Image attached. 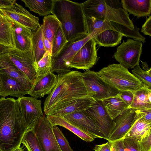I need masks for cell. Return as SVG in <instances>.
<instances>
[{
    "instance_id": "6da1fadb",
    "label": "cell",
    "mask_w": 151,
    "mask_h": 151,
    "mask_svg": "<svg viewBox=\"0 0 151 151\" xmlns=\"http://www.w3.org/2000/svg\"><path fill=\"white\" fill-rule=\"evenodd\" d=\"M27 130L17 99L1 97L0 147L4 151H12L20 147Z\"/></svg>"
},
{
    "instance_id": "7a4b0ae2",
    "label": "cell",
    "mask_w": 151,
    "mask_h": 151,
    "mask_svg": "<svg viewBox=\"0 0 151 151\" xmlns=\"http://www.w3.org/2000/svg\"><path fill=\"white\" fill-rule=\"evenodd\" d=\"M91 96L88 93L82 78V73L71 71L57 75L54 88L46 98L43 111L47 115L51 114L78 99Z\"/></svg>"
},
{
    "instance_id": "3957f363",
    "label": "cell",
    "mask_w": 151,
    "mask_h": 151,
    "mask_svg": "<svg viewBox=\"0 0 151 151\" xmlns=\"http://www.w3.org/2000/svg\"><path fill=\"white\" fill-rule=\"evenodd\" d=\"M52 14L60 22L68 42L77 41L88 35L82 3L68 0H54Z\"/></svg>"
},
{
    "instance_id": "277c9868",
    "label": "cell",
    "mask_w": 151,
    "mask_h": 151,
    "mask_svg": "<svg viewBox=\"0 0 151 151\" xmlns=\"http://www.w3.org/2000/svg\"><path fill=\"white\" fill-rule=\"evenodd\" d=\"M85 17H92L104 21L115 22L133 30L134 25L127 12L121 8L115 9L104 0H88L82 3Z\"/></svg>"
},
{
    "instance_id": "5b68a950",
    "label": "cell",
    "mask_w": 151,
    "mask_h": 151,
    "mask_svg": "<svg viewBox=\"0 0 151 151\" xmlns=\"http://www.w3.org/2000/svg\"><path fill=\"white\" fill-rule=\"evenodd\" d=\"M97 73L105 83L119 91L134 92L141 88L147 87L127 68L119 64L109 65Z\"/></svg>"
},
{
    "instance_id": "8992f818",
    "label": "cell",
    "mask_w": 151,
    "mask_h": 151,
    "mask_svg": "<svg viewBox=\"0 0 151 151\" xmlns=\"http://www.w3.org/2000/svg\"><path fill=\"white\" fill-rule=\"evenodd\" d=\"M92 38L91 35H88L80 40L68 42L59 53L51 57L50 71L58 75H63L71 71L69 65L73 57L84 44Z\"/></svg>"
},
{
    "instance_id": "52a82bcc",
    "label": "cell",
    "mask_w": 151,
    "mask_h": 151,
    "mask_svg": "<svg viewBox=\"0 0 151 151\" xmlns=\"http://www.w3.org/2000/svg\"><path fill=\"white\" fill-rule=\"evenodd\" d=\"M83 81L89 95L95 100L118 94L119 91L105 83L96 72L89 70L82 73Z\"/></svg>"
},
{
    "instance_id": "ba28073f",
    "label": "cell",
    "mask_w": 151,
    "mask_h": 151,
    "mask_svg": "<svg viewBox=\"0 0 151 151\" xmlns=\"http://www.w3.org/2000/svg\"><path fill=\"white\" fill-rule=\"evenodd\" d=\"M142 52V42L129 38L117 47L112 58L123 67L132 69L139 64Z\"/></svg>"
},
{
    "instance_id": "9c48e42d",
    "label": "cell",
    "mask_w": 151,
    "mask_h": 151,
    "mask_svg": "<svg viewBox=\"0 0 151 151\" xmlns=\"http://www.w3.org/2000/svg\"><path fill=\"white\" fill-rule=\"evenodd\" d=\"M0 13L11 21L14 22L32 32L40 26L39 19L16 2L13 5L0 8Z\"/></svg>"
},
{
    "instance_id": "30bf717a",
    "label": "cell",
    "mask_w": 151,
    "mask_h": 151,
    "mask_svg": "<svg viewBox=\"0 0 151 151\" xmlns=\"http://www.w3.org/2000/svg\"><path fill=\"white\" fill-rule=\"evenodd\" d=\"M9 56L17 68L32 83L37 76L36 62L32 46L29 50L21 51L12 48L8 53Z\"/></svg>"
},
{
    "instance_id": "8fae6325",
    "label": "cell",
    "mask_w": 151,
    "mask_h": 151,
    "mask_svg": "<svg viewBox=\"0 0 151 151\" xmlns=\"http://www.w3.org/2000/svg\"><path fill=\"white\" fill-rule=\"evenodd\" d=\"M53 126L44 115L40 118L32 128L43 151H61L53 131Z\"/></svg>"
},
{
    "instance_id": "7c38bea8",
    "label": "cell",
    "mask_w": 151,
    "mask_h": 151,
    "mask_svg": "<svg viewBox=\"0 0 151 151\" xmlns=\"http://www.w3.org/2000/svg\"><path fill=\"white\" fill-rule=\"evenodd\" d=\"M17 99L20 111L27 130L30 129L37 120L43 115L41 106L42 102L32 97L24 96Z\"/></svg>"
},
{
    "instance_id": "4fadbf2b",
    "label": "cell",
    "mask_w": 151,
    "mask_h": 151,
    "mask_svg": "<svg viewBox=\"0 0 151 151\" xmlns=\"http://www.w3.org/2000/svg\"><path fill=\"white\" fill-rule=\"evenodd\" d=\"M96 44L93 38L88 41L75 55L70 64V67L87 70L95 65L99 58L97 56Z\"/></svg>"
},
{
    "instance_id": "5bb4252c",
    "label": "cell",
    "mask_w": 151,
    "mask_h": 151,
    "mask_svg": "<svg viewBox=\"0 0 151 151\" xmlns=\"http://www.w3.org/2000/svg\"><path fill=\"white\" fill-rule=\"evenodd\" d=\"M63 117L91 134L95 138H98L106 139L93 118L86 110L76 111Z\"/></svg>"
},
{
    "instance_id": "9a60e30c",
    "label": "cell",
    "mask_w": 151,
    "mask_h": 151,
    "mask_svg": "<svg viewBox=\"0 0 151 151\" xmlns=\"http://www.w3.org/2000/svg\"><path fill=\"white\" fill-rule=\"evenodd\" d=\"M137 110L128 108L113 120L114 127L107 140L113 141L123 139L137 119Z\"/></svg>"
},
{
    "instance_id": "2e32d148",
    "label": "cell",
    "mask_w": 151,
    "mask_h": 151,
    "mask_svg": "<svg viewBox=\"0 0 151 151\" xmlns=\"http://www.w3.org/2000/svg\"><path fill=\"white\" fill-rule=\"evenodd\" d=\"M86 110L93 118L107 140L114 124L113 120L106 111L102 101L95 100Z\"/></svg>"
},
{
    "instance_id": "e0dca14e",
    "label": "cell",
    "mask_w": 151,
    "mask_h": 151,
    "mask_svg": "<svg viewBox=\"0 0 151 151\" xmlns=\"http://www.w3.org/2000/svg\"><path fill=\"white\" fill-rule=\"evenodd\" d=\"M57 80V76L50 71L37 76L28 94L36 99L49 95L54 88Z\"/></svg>"
},
{
    "instance_id": "ac0fdd59",
    "label": "cell",
    "mask_w": 151,
    "mask_h": 151,
    "mask_svg": "<svg viewBox=\"0 0 151 151\" xmlns=\"http://www.w3.org/2000/svg\"><path fill=\"white\" fill-rule=\"evenodd\" d=\"M2 87L0 96L5 98L9 96L17 97H22L28 94L30 89L18 80L5 75L0 74Z\"/></svg>"
},
{
    "instance_id": "d6986e66",
    "label": "cell",
    "mask_w": 151,
    "mask_h": 151,
    "mask_svg": "<svg viewBox=\"0 0 151 151\" xmlns=\"http://www.w3.org/2000/svg\"><path fill=\"white\" fill-rule=\"evenodd\" d=\"M8 53L0 55V74L18 80L30 89L33 83L13 63L10 59Z\"/></svg>"
},
{
    "instance_id": "ffe728a7",
    "label": "cell",
    "mask_w": 151,
    "mask_h": 151,
    "mask_svg": "<svg viewBox=\"0 0 151 151\" xmlns=\"http://www.w3.org/2000/svg\"><path fill=\"white\" fill-rule=\"evenodd\" d=\"M11 22L12 23V30L15 48L21 51L29 50L32 46L31 38L32 32L18 24Z\"/></svg>"
},
{
    "instance_id": "44dd1931",
    "label": "cell",
    "mask_w": 151,
    "mask_h": 151,
    "mask_svg": "<svg viewBox=\"0 0 151 151\" xmlns=\"http://www.w3.org/2000/svg\"><path fill=\"white\" fill-rule=\"evenodd\" d=\"M46 118L53 126L58 125L62 127L85 141L91 142L95 139L91 134L73 124L63 117L51 114L47 116Z\"/></svg>"
},
{
    "instance_id": "7402d4cb",
    "label": "cell",
    "mask_w": 151,
    "mask_h": 151,
    "mask_svg": "<svg viewBox=\"0 0 151 151\" xmlns=\"http://www.w3.org/2000/svg\"><path fill=\"white\" fill-rule=\"evenodd\" d=\"M123 9L138 17L149 16L151 14V0H122Z\"/></svg>"
},
{
    "instance_id": "603a6c76",
    "label": "cell",
    "mask_w": 151,
    "mask_h": 151,
    "mask_svg": "<svg viewBox=\"0 0 151 151\" xmlns=\"http://www.w3.org/2000/svg\"><path fill=\"white\" fill-rule=\"evenodd\" d=\"M91 36L96 44L107 47L119 45L123 37L118 32L110 29L104 30Z\"/></svg>"
},
{
    "instance_id": "cb8c5ba5",
    "label": "cell",
    "mask_w": 151,
    "mask_h": 151,
    "mask_svg": "<svg viewBox=\"0 0 151 151\" xmlns=\"http://www.w3.org/2000/svg\"><path fill=\"white\" fill-rule=\"evenodd\" d=\"M95 101L91 96L79 98L53 112L51 114L63 117L76 111L86 110L93 104Z\"/></svg>"
},
{
    "instance_id": "d4e9b609",
    "label": "cell",
    "mask_w": 151,
    "mask_h": 151,
    "mask_svg": "<svg viewBox=\"0 0 151 151\" xmlns=\"http://www.w3.org/2000/svg\"><path fill=\"white\" fill-rule=\"evenodd\" d=\"M137 110V119L124 138H130L138 141L151 129V123L145 121L139 110Z\"/></svg>"
},
{
    "instance_id": "484cf974",
    "label": "cell",
    "mask_w": 151,
    "mask_h": 151,
    "mask_svg": "<svg viewBox=\"0 0 151 151\" xmlns=\"http://www.w3.org/2000/svg\"><path fill=\"white\" fill-rule=\"evenodd\" d=\"M151 89L146 87L139 89L134 93L133 100L128 108L135 110L151 109Z\"/></svg>"
},
{
    "instance_id": "4316f807",
    "label": "cell",
    "mask_w": 151,
    "mask_h": 151,
    "mask_svg": "<svg viewBox=\"0 0 151 151\" xmlns=\"http://www.w3.org/2000/svg\"><path fill=\"white\" fill-rule=\"evenodd\" d=\"M101 100L108 113L113 120L129 107L119 93Z\"/></svg>"
},
{
    "instance_id": "83f0119b",
    "label": "cell",
    "mask_w": 151,
    "mask_h": 151,
    "mask_svg": "<svg viewBox=\"0 0 151 151\" xmlns=\"http://www.w3.org/2000/svg\"><path fill=\"white\" fill-rule=\"evenodd\" d=\"M25 7L40 16H46L52 14L54 0H22Z\"/></svg>"
},
{
    "instance_id": "f1b7e54d",
    "label": "cell",
    "mask_w": 151,
    "mask_h": 151,
    "mask_svg": "<svg viewBox=\"0 0 151 151\" xmlns=\"http://www.w3.org/2000/svg\"><path fill=\"white\" fill-rule=\"evenodd\" d=\"M12 26V22L1 14L0 17V44L14 48L15 46Z\"/></svg>"
},
{
    "instance_id": "f546056e",
    "label": "cell",
    "mask_w": 151,
    "mask_h": 151,
    "mask_svg": "<svg viewBox=\"0 0 151 151\" xmlns=\"http://www.w3.org/2000/svg\"><path fill=\"white\" fill-rule=\"evenodd\" d=\"M43 25L32 32L31 37L32 47L36 63L43 57L46 51L43 42Z\"/></svg>"
},
{
    "instance_id": "4dcf8cb0",
    "label": "cell",
    "mask_w": 151,
    "mask_h": 151,
    "mask_svg": "<svg viewBox=\"0 0 151 151\" xmlns=\"http://www.w3.org/2000/svg\"><path fill=\"white\" fill-rule=\"evenodd\" d=\"M44 37L52 43L53 37L61 26L60 22L53 15L44 17L42 23Z\"/></svg>"
},
{
    "instance_id": "1f68e13d",
    "label": "cell",
    "mask_w": 151,
    "mask_h": 151,
    "mask_svg": "<svg viewBox=\"0 0 151 151\" xmlns=\"http://www.w3.org/2000/svg\"><path fill=\"white\" fill-rule=\"evenodd\" d=\"M86 20L87 31L88 35H92L108 29L115 31L111 25L110 21H104L92 17H86Z\"/></svg>"
},
{
    "instance_id": "d6a6232c",
    "label": "cell",
    "mask_w": 151,
    "mask_h": 151,
    "mask_svg": "<svg viewBox=\"0 0 151 151\" xmlns=\"http://www.w3.org/2000/svg\"><path fill=\"white\" fill-rule=\"evenodd\" d=\"M111 24L115 30L121 34L123 36L139 40L143 43L145 42V37L139 32V28L136 26H134V29L131 30L123 25L115 22H111Z\"/></svg>"
},
{
    "instance_id": "836d02e7",
    "label": "cell",
    "mask_w": 151,
    "mask_h": 151,
    "mask_svg": "<svg viewBox=\"0 0 151 151\" xmlns=\"http://www.w3.org/2000/svg\"><path fill=\"white\" fill-rule=\"evenodd\" d=\"M22 143L25 147L27 151H43L38 138L32 129L25 133Z\"/></svg>"
},
{
    "instance_id": "e575fe53",
    "label": "cell",
    "mask_w": 151,
    "mask_h": 151,
    "mask_svg": "<svg viewBox=\"0 0 151 151\" xmlns=\"http://www.w3.org/2000/svg\"><path fill=\"white\" fill-rule=\"evenodd\" d=\"M68 42L60 26L52 41L51 57H55L59 53Z\"/></svg>"
},
{
    "instance_id": "d590c367",
    "label": "cell",
    "mask_w": 151,
    "mask_h": 151,
    "mask_svg": "<svg viewBox=\"0 0 151 151\" xmlns=\"http://www.w3.org/2000/svg\"><path fill=\"white\" fill-rule=\"evenodd\" d=\"M132 70L134 75L147 88L151 89V69L148 71L142 70L139 64Z\"/></svg>"
},
{
    "instance_id": "8d00e7d4",
    "label": "cell",
    "mask_w": 151,
    "mask_h": 151,
    "mask_svg": "<svg viewBox=\"0 0 151 151\" xmlns=\"http://www.w3.org/2000/svg\"><path fill=\"white\" fill-rule=\"evenodd\" d=\"M51 67V54L46 52L43 57L37 63L36 70L37 76L50 71Z\"/></svg>"
},
{
    "instance_id": "74e56055",
    "label": "cell",
    "mask_w": 151,
    "mask_h": 151,
    "mask_svg": "<svg viewBox=\"0 0 151 151\" xmlns=\"http://www.w3.org/2000/svg\"><path fill=\"white\" fill-rule=\"evenodd\" d=\"M53 131L61 151H74L68 140L57 126H53Z\"/></svg>"
},
{
    "instance_id": "f35d334b",
    "label": "cell",
    "mask_w": 151,
    "mask_h": 151,
    "mask_svg": "<svg viewBox=\"0 0 151 151\" xmlns=\"http://www.w3.org/2000/svg\"><path fill=\"white\" fill-rule=\"evenodd\" d=\"M139 151H151V129L137 141Z\"/></svg>"
},
{
    "instance_id": "ab89813d",
    "label": "cell",
    "mask_w": 151,
    "mask_h": 151,
    "mask_svg": "<svg viewBox=\"0 0 151 151\" xmlns=\"http://www.w3.org/2000/svg\"><path fill=\"white\" fill-rule=\"evenodd\" d=\"M123 141L125 151H139L137 140L130 138H123Z\"/></svg>"
},
{
    "instance_id": "60d3db41",
    "label": "cell",
    "mask_w": 151,
    "mask_h": 151,
    "mask_svg": "<svg viewBox=\"0 0 151 151\" xmlns=\"http://www.w3.org/2000/svg\"><path fill=\"white\" fill-rule=\"evenodd\" d=\"M134 93L130 91H119V93L121 98L128 105L129 107L133 100Z\"/></svg>"
},
{
    "instance_id": "b9f144b4",
    "label": "cell",
    "mask_w": 151,
    "mask_h": 151,
    "mask_svg": "<svg viewBox=\"0 0 151 151\" xmlns=\"http://www.w3.org/2000/svg\"><path fill=\"white\" fill-rule=\"evenodd\" d=\"M141 32L144 34L151 36V16H149L141 28Z\"/></svg>"
},
{
    "instance_id": "7bdbcfd3",
    "label": "cell",
    "mask_w": 151,
    "mask_h": 151,
    "mask_svg": "<svg viewBox=\"0 0 151 151\" xmlns=\"http://www.w3.org/2000/svg\"><path fill=\"white\" fill-rule=\"evenodd\" d=\"M123 139V138L113 141H108L113 145L116 151H125Z\"/></svg>"
},
{
    "instance_id": "ee69618b",
    "label": "cell",
    "mask_w": 151,
    "mask_h": 151,
    "mask_svg": "<svg viewBox=\"0 0 151 151\" xmlns=\"http://www.w3.org/2000/svg\"><path fill=\"white\" fill-rule=\"evenodd\" d=\"M111 145L108 142L100 145H96L94 148V151H111Z\"/></svg>"
},
{
    "instance_id": "f6af8a7d",
    "label": "cell",
    "mask_w": 151,
    "mask_h": 151,
    "mask_svg": "<svg viewBox=\"0 0 151 151\" xmlns=\"http://www.w3.org/2000/svg\"><path fill=\"white\" fill-rule=\"evenodd\" d=\"M139 111L145 121L151 123V109L139 110Z\"/></svg>"
},
{
    "instance_id": "bcb514c9",
    "label": "cell",
    "mask_w": 151,
    "mask_h": 151,
    "mask_svg": "<svg viewBox=\"0 0 151 151\" xmlns=\"http://www.w3.org/2000/svg\"><path fill=\"white\" fill-rule=\"evenodd\" d=\"M43 42L44 45L46 52H48L51 54L52 50V43L46 38L43 36Z\"/></svg>"
},
{
    "instance_id": "7dc6e473",
    "label": "cell",
    "mask_w": 151,
    "mask_h": 151,
    "mask_svg": "<svg viewBox=\"0 0 151 151\" xmlns=\"http://www.w3.org/2000/svg\"><path fill=\"white\" fill-rule=\"evenodd\" d=\"M16 1L15 0H0V8L11 6Z\"/></svg>"
},
{
    "instance_id": "c3c4849f",
    "label": "cell",
    "mask_w": 151,
    "mask_h": 151,
    "mask_svg": "<svg viewBox=\"0 0 151 151\" xmlns=\"http://www.w3.org/2000/svg\"><path fill=\"white\" fill-rule=\"evenodd\" d=\"M12 48H13L9 47L0 44V55L8 52Z\"/></svg>"
},
{
    "instance_id": "681fc988",
    "label": "cell",
    "mask_w": 151,
    "mask_h": 151,
    "mask_svg": "<svg viewBox=\"0 0 151 151\" xmlns=\"http://www.w3.org/2000/svg\"><path fill=\"white\" fill-rule=\"evenodd\" d=\"M142 62V63L143 68L145 70L148 71L151 69V68H149L148 67L147 65V63H146L145 62Z\"/></svg>"
},
{
    "instance_id": "f907efd6",
    "label": "cell",
    "mask_w": 151,
    "mask_h": 151,
    "mask_svg": "<svg viewBox=\"0 0 151 151\" xmlns=\"http://www.w3.org/2000/svg\"><path fill=\"white\" fill-rule=\"evenodd\" d=\"M12 151H24V150L22 147H18L13 149Z\"/></svg>"
},
{
    "instance_id": "816d5d0a",
    "label": "cell",
    "mask_w": 151,
    "mask_h": 151,
    "mask_svg": "<svg viewBox=\"0 0 151 151\" xmlns=\"http://www.w3.org/2000/svg\"><path fill=\"white\" fill-rule=\"evenodd\" d=\"M2 82L1 80V78L0 75V92L2 89Z\"/></svg>"
},
{
    "instance_id": "f5cc1de1",
    "label": "cell",
    "mask_w": 151,
    "mask_h": 151,
    "mask_svg": "<svg viewBox=\"0 0 151 151\" xmlns=\"http://www.w3.org/2000/svg\"><path fill=\"white\" fill-rule=\"evenodd\" d=\"M111 151H116V150L115 149V148L113 145L111 143Z\"/></svg>"
},
{
    "instance_id": "db71d44e",
    "label": "cell",
    "mask_w": 151,
    "mask_h": 151,
    "mask_svg": "<svg viewBox=\"0 0 151 151\" xmlns=\"http://www.w3.org/2000/svg\"><path fill=\"white\" fill-rule=\"evenodd\" d=\"M0 151H4L0 147Z\"/></svg>"
},
{
    "instance_id": "11a10c76",
    "label": "cell",
    "mask_w": 151,
    "mask_h": 151,
    "mask_svg": "<svg viewBox=\"0 0 151 151\" xmlns=\"http://www.w3.org/2000/svg\"><path fill=\"white\" fill-rule=\"evenodd\" d=\"M1 16V14L0 13V17Z\"/></svg>"
}]
</instances>
